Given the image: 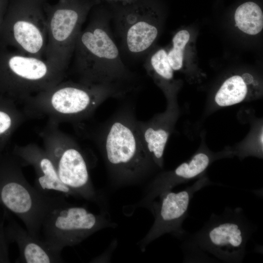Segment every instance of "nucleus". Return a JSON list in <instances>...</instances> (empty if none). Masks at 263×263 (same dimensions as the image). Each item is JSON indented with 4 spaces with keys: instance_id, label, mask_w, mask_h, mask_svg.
Masks as SVG:
<instances>
[{
    "instance_id": "obj_14",
    "label": "nucleus",
    "mask_w": 263,
    "mask_h": 263,
    "mask_svg": "<svg viewBox=\"0 0 263 263\" xmlns=\"http://www.w3.org/2000/svg\"><path fill=\"white\" fill-rule=\"evenodd\" d=\"M4 233L8 243H15L18 245L19 255L16 263H57L63 262L61 252L53 249L42 239L31 235L5 209Z\"/></svg>"
},
{
    "instance_id": "obj_8",
    "label": "nucleus",
    "mask_w": 263,
    "mask_h": 263,
    "mask_svg": "<svg viewBox=\"0 0 263 263\" xmlns=\"http://www.w3.org/2000/svg\"><path fill=\"white\" fill-rule=\"evenodd\" d=\"M128 92L115 86L60 81L37 94L36 99L48 104L54 113L76 119L88 116L106 99L123 95Z\"/></svg>"
},
{
    "instance_id": "obj_10",
    "label": "nucleus",
    "mask_w": 263,
    "mask_h": 263,
    "mask_svg": "<svg viewBox=\"0 0 263 263\" xmlns=\"http://www.w3.org/2000/svg\"><path fill=\"white\" fill-rule=\"evenodd\" d=\"M5 64V85L17 97H26L50 89L62 81L65 73L44 58L19 52L9 56Z\"/></svg>"
},
{
    "instance_id": "obj_13",
    "label": "nucleus",
    "mask_w": 263,
    "mask_h": 263,
    "mask_svg": "<svg viewBox=\"0 0 263 263\" xmlns=\"http://www.w3.org/2000/svg\"><path fill=\"white\" fill-rule=\"evenodd\" d=\"M13 153L21 164L31 165L35 169L34 187L45 195H62L76 197L60 181L56 167L46 150L33 145L16 148Z\"/></svg>"
},
{
    "instance_id": "obj_7",
    "label": "nucleus",
    "mask_w": 263,
    "mask_h": 263,
    "mask_svg": "<svg viewBox=\"0 0 263 263\" xmlns=\"http://www.w3.org/2000/svg\"><path fill=\"white\" fill-rule=\"evenodd\" d=\"M111 4L122 50L132 57L144 56L158 35L160 8L158 1L134 0Z\"/></svg>"
},
{
    "instance_id": "obj_1",
    "label": "nucleus",
    "mask_w": 263,
    "mask_h": 263,
    "mask_svg": "<svg viewBox=\"0 0 263 263\" xmlns=\"http://www.w3.org/2000/svg\"><path fill=\"white\" fill-rule=\"evenodd\" d=\"M93 9L89 23L78 36L72 56L79 81L130 91L135 76L124 64L110 31V14L103 8Z\"/></svg>"
},
{
    "instance_id": "obj_19",
    "label": "nucleus",
    "mask_w": 263,
    "mask_h": 263,
    "mask_svg": "<svg viewBox=\"0 0 263 263\" xmlns=\"http://www.w3.org/2000/svg\"><path fill=\"white\" fill-rule=\"evenodd\" d=\"M190 35L186 30L179 31L172 39L173 47L167 53L168 61L173 69L180 70L183 65V51L188 42Z\"/></svg>"
},
{
    "instance_id": "obj_17",
    "label": "nucleus",
    "mask_w": 263,
    "mask_h": 263,
    "mask_svg": "<svg viewBox=\"0 0 263 263\" xmlns=\"http://www.w3.org/2000/svg\"><path fill=\"white\" fill-rule=\"evenodd\" d=\"M145 67L148 73L154 74L164 80H171L173 69L167 58V53L163 49H159L150 55L147 60Z\"/></svg>"
},
{
    "instance_id": "obj_5",
    "label": "nucleus",
    "mask_w": 263,
    "mask_h": 263,
    "mask_svg": "<svg viewBox=\"0 0 263 263\" xmlns=\"http://www.w3.org/2000/svg\"><path fill=\"white\" fill-rule=\"evenodd\" d=\"M97 0H59L45 2L47 43L44 58L65 72L72 57L83 23Z\"/></svg>"
},
{
    "instance_id": "obj_3",
    "label": "nucleus",
    "mask_w": 263,
    "mask_h": 263,
    "mask_svg": "<svg viewBox=\"0 0 263 263\" xmlns=\"http://www.w3.org/2000/svg\"><path fill=\"white\" fill-rule=\"evenodd\" d=\"M136 120L122 113L106 124L101 137V147L112 173L122 180H131L145 174L151 163L138 132Z\"/></svg>"
},
{
    "instance_id": "obj_20",
    "label": "nucleus",
    "mask_w": 263,
    "mask_h": 263,
    "mask_svg": "<svg viewBox=\"0 0 263 263\" xmlns=\"http://www.w3.org/2000/svg\"><path fill=\"white\" fill-rule=\"evenodd\" d=\"M5 213L0 218V263L10 262L8 247V242L4 233Z\"/></svg>"
},
{
    "instance_id": "obj_21",
    "label": "nucleus",
    "mask_w": 263,
    "mask_h": 263,
    "mask_svg": "<svg viewBox=\"0 0 263 263\" xmlns=\"http://www.w3.org/2000/svg\"><path fill=\"white\" fill-rule=\"evenodd\" d=\"M100 2L101 1H105L111 3H130L134 1V0H97Z\"/></svg>"
},
{
    "instance_id": "obj_16",
    "label": "nucleus",
    "mask_w": 263,
    "mask_h": 263,
    "mask_svg": "<svg viewBox=\"0 0 263 263\" xmlns=\"http://www.w3.org/2000/svg\"><path fill=\"white\" fill-rule=\"evenodd\" d=\"M236 26L243 32L251 35L260 33L263 28V14L260 6L253 1L239 5L234 13Z\"/></svg>"
},
{
    "instance_id": "obj_2",
    "label": "nucleus",
    "mask_w": 263,
    "mask_h": 263,
    "mask_svg": "<svg viewBox=\"0 0 263 263\" xmlns=\"http://www.w3.org/2000/svg\"><path fill=\"white\" fill-rule=\"evenodd\" d=\"M253 226L240 207H226L212 214L199 230L186 238L183 244L188 261H219L239 263L245 253Z\"/></svg>"
},
{
    "instance_id": "obj_12",
    "label": "nucleus",
    "mask_w": 263,
    "mask_h": 263,
    "mask_svg": "<svg viewBox=\"0 0 263 263\" xmlns=\"http://www.w3.org/2000/svg\"><path fill=\"white\" fill-rule=\"evenodd\" d=\"M45 150L60 181L77 197L89 201L96 199L86 159L76 144L71 139L63 137L61 144H50Z\"/></svg>"
},
{
    "instance_id": "obj_6",
    "label": "nucleus",
    "mask_w": 263,
    "mask_h": 263,
    "mask_svg": "<svg viewBox=\"0 0 263 263\" xmlns=\"http://www.w3.org/2000/svg\"><path fill=\"white\" fill-rule=\"evenodd\" d=\"M14 154H0V206L20 219L32 236L40 238L42 218L51 195H45L25 178Z\"/></svg>"
},
{
    "instance_id": "obj_9",
    "label": "nucleus",
    "mask_w": 263,
    "mask_h": 263,
    "mask_svg": "<svg viewBox=\"0 0 263 263\" xmlns=\"http://www.w3.org/2000/svg\"><path fill=\"white\" fill-rule=\"evenodd\" d=\"M46 0H12L9 35L19 52L44 57L47 30L43 4Z\"/></svg>"
},
{
    "instance_id": "obj_15",
    "label": "nucleus",
    "mask_w": 263,
    "mask_h": 263,
    "mask_svg": "<svg viewBox=\"0 0 263 263\" xmlns=\"http://www.w3.org/2000/svg\"><path fill=\"white\" fill-rule=\"evenodd\" d=\"M253 81L252 76L247 74L242 76L236 75L229 77L216 94V103L220 107H226L244 101L248 95V85Z\"/></svg>"
},
{
    "instance_id": "obj_18",
    "label": "nucleus",
    "mask_w": 263,
    "mask_h": 263,
    "mask_svg": "<svg viewBox=\"0 0 263 263\" xmlns=\"http://www.w3.org/2000/svg\"><path fill=\"white\" fill-rule=\"evenodd\" d=\"M13 108L9 101L0 99V154L17 124V116Z\"/></svg>"
},
{
    "instance_id": "obj_11",
    "label": "nucleus",
    "mask_w": 263,
    "mask_h": 263,
    "mask_svg": "<svg viewBox=\"0 0 263 263\" xmlns=\"http://www.w3.org/2000/svg\"><path fill=\"white\" fill-rule=\"evenodd\" d=\"M207 184L206 179H202L181 191H165L158 197V200L151 202L149 207L154 221L149 232L139 243L142 251L150 243L165 234L170 233L177 237L185 235L182 224L187 217L191 200L195 193Z\"/></svg>"
},
{
    "instance_id": "obj_4",
    "label": "nucleus",
    "mask_w": 263,
    "mask_h": 263,
    "mask_svg": "<svg viewBox=\"0 0 263 263\" xmlns=\"http://www.w3.org/2000/svg\"><path fill=\"white\" fill-rule=\"evenodd\" d=\"M112 225L103 214L67 202L62 195H52L40 225L43 240L61 252L78 244L94 232Z\"/></svg>"
}]
</instances>
